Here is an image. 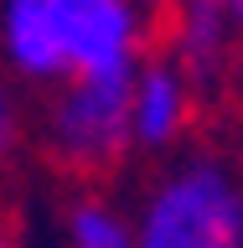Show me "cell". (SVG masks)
Listing matches in <instances>:
<instances>
[{"label":"cell","instance_id":"7a4b0ae2","mask_svg":"<svg viewBox=\"0 0 243 248\" xmlns=\"http://www.w3.org/2000/svg\"><path fill=\"white\" fill-rule=\"evenodd\" d=\"M130 124V62L83 73L52 119V155L73 176H104L124 150Z\"/></svg>","mask_w":243,"mask_h":248},{"label":"cell","instance_id":"6da1fadb","mask_svg":"<svg viewBox=\"0 0 243 248\" xmlns=\"http://www.w3.org/2000/svg\"><path fill=\"white\" fill-rule=\"evenodd\" d=\"M130 16L124 0H11V52L26 73L119 67Z\"/></svg>","mask_w":243,"mask_h":248},{"label":"cell","instance_id":"5b68a950","mask_svg":"<svg viewBox=\"0 0 243 248\" xmlns=\"http://www.w3.org/2000/svg\"><path fill=\"white\" fill-rule=\"evenodd\" d=\"M73 238H78V248H130L124 228L104 207H78L73 212Z\"/></svg>","mask_w":243,"mask_h":248},{"label":"cell","instance_id":"ba28073f","mask_svg":"<svg viewBox=\"0 0 243 248\" xmlns=\"http://www.w3.org/2000/svg\"><path fill=\"white\" fill-rule=\"evenodd\" d=\"M228 5H233V11H238V16H243V0H228Z\"/></svg>","mask_w":243,"mask_h":248},{"label":"cell","instance_id":"52a82bcc","mask_svg":"<svg viewBox=\"0 0 243 248\" xmlns=\"http://www.w3.org/2000/svg\"><path fill=\"white\" fill-rule=\"evenodd\" d=\"M0 248H16V243H11V238H5V232H0Z\"/></svg>","mask_w":243,"mask_h":248},{"label":"cell","instance_id":"8992f818","mask_svg":"<svg viewBox=\"0 0 243 248\" xmlns=\"http://www.w3.org/2000/svg\"><path fill=\"white\" fill-rule=\"evenodd\" d=\"M11 145V104H5V93H0V155Z\"/></svg>","mask_w":243,"mask_h":248},{"label":"cell","instance_id":"277c9868","mask_svg":"<svg viewBox=\"0 0 243 248\" xmlns=\"http://www.w3.org/2000/svg\"><path fill=\"white\" fill-rule=\"evenodd\" d=\"M181 119V88L171 83L166 73H150L145 78V93H140V135L145 140H166Z\"/></svg>","mask_w":243,"mask_h":248},{"label":"cell","instance_id":"3957f363","mask_svg":"<svg viewBox=\"0 0 243 248\" xmlns=\"http://www.w3.org/2000/svg\"><path fill=\"white\" fill-rule=\"evenodd\" d=\"M145 248H243V202L212 166H192L155 197Z\"/></svg>","mask_w":243,"mask_h":248}]
</instances>
